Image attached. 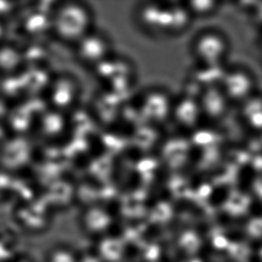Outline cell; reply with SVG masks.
Instances as JSON below:
<instances>
[{"mask_svg":"<svg viewBox=\"0 0 262 262\" xmlns=\"http://www.w3.org/2000/svg\"><path fill=\"white\" fill-rule=\"evenodd\" d=\"M248 212L252 219H262V198L254 196L250 200L248 205Z\"/></svg>","mask_w":262,"mask_h":262,"instance_id":"16","label":"cell"},{"mask_svg":"<svg viewBox=\"0 0 262 262\" xmlns=\"http://www.w3.org/2000/svg\"><path fill=\"white\" fill-rule=\"evenodd\" d=\"M214 222L222 230L224 238L230 243H243L248 238L250 222L245 216L234 215L228 211H221L214 215Z\"/></svg>","mask_w":262,"mask_h":262,"instance_id":"5","label":"cell"},{"mask_svg":"<svg viewBox=\"0 0 262 262\" xmlns=\"http://www.w3.org/2000/svg\"><path fill=\"white\" fill-rule=\"evenodd\" d=\"M194 19L210 17L222 8L219 1H186L183 2Z\"/></svg>","mask_w":262,"mask_h":262,"instance_id":"9","label":"cell"},{"mask_svg":"<svg viewBox=\"0 0 262 262\" xmlns=\"http://www.w3.org/2000/svg\"><path fill=\"white\" fill-rule=\"evenodd\" d=\"M230 46L226 36L214 30L199 33L193 41L191 53L200 73L217 71L222 73L228 66Z\"/></svg>","mask_w":262,"mask_h":262,"instance_id":"1","label":"cell"},{"mask_svg":"<svg viewBox=\"0 0 262 262\" xmlns=\"http://www.w3.org/2000/svg\"><path fill=\"white\" fill-rule=\"evenodd\" d=\"M176 2H150L138 10V21L148 33L174 35Z\"/></svg>","mask_w":262,"mask_h":262,"instance_id":"2","label":"cell"},{"mask_svg":"<svg viewBox=\"0 0 262 262\" xmlns=\"http://www.w3.org/2000/svg\"><path fill=\"white\" fill-rule=\"evenodd\" d=\"M170 170L168 165L156 168L143 200V206L148 211L156 209L160 204L171 199L169 188Z\"/></svg>","mask_w":262,"mask_h":262,"instance_id":"4","label":"cell"},{"mask_svg":"<svg viewBox=\"0 0 262 262\" xmlns=\"http://www.w3.org/2000/svg\"><path fill=\"white\" fill-rule=\"evenodd\" d=\"M11 262H36L33 257L28 255H19L16 257L14 260H12Z\"/></svg>","mask_w":262,"mask_h":262,"instance_id":"20","label":"cell"},{"mask_svg":"<svg viewBox=\"0 0 262 262\" xmlns=\"http://www.w3.org/2000/svg\"><path fill=\"white\" fill-rule=\"evenodd\" d=\"M219 86L229 104L240 105L250 93L251 78L243 67H227L219 80Z\"/></svg>","mask_w":262,"mask_h":262,"instance_id":"3","label":"cell"},{"mask_svg":"<svg viewBox=\"0 0 262 262\" xmlns=\"http://www.w3.org/2000/svg\"><path fill=\"white\" fill-rule=\"evenodd\" d=\"M78 262H103L95 250H85L78 252Z\"/></svg>","mask_w":262,"mask_h":262,"instance_id":"17","label":"cell"},{"mask_svg":"<svg viewBox=\"0 0 262 262\" xmlns=\"http://www.w3.org/2000/svg\"><path fill=\"white\" fill-rule=\"evenodd\" d=\"M120 254L125 262H151L142 253L140 247L133 242L124 244Z\"/></svg>","mask_w":262,"mask_h":262,"instance_id":"15","label":"cell"},{"mask_svg":"<svg viewBox=\"0 0 262 262\" xmlns=\"http://www.w3.org/2000/svg\"><path fill=\"white\" fill-rule=\"evenodd\" d=\"M213 262H238L228 251L225 249H217Z\"/></svg>","mask_w":262,"mask_h":262,"instance_id":"18","label":"cell"},{"mask_svg":"<svg viewBox=\"0 0 262 262\" xmlns=\"http://www.w3.org/2000/svg\"><path fill=\"white\" fill-rule=\"evenodd\" d=\"M231 187L228 184L216 185L210 191L207 198V202L213 208H219L226 204L231 197Z\"/></svg>","mask_w":262,"mask_h":262,"instance_id":"14","label":"cell"},{"mask_svg":"<svg viewBox=\"0 0 262 262\" xmlns=\"http://www.w3.org/2000/svg\"><path fill=\"white\" fill-rule=\"evenodd\" d=\"M247 262H262V256L257 252H251L247 257Z\"/></svg>","mask_w":262,"mask_h":262,"instance_id":"19","label":"cell"},{"mask_svg":"<svg viewBox=\"0 0 262 262\" xmlns=\"http://www.w3.org/2000/svg\"><path fill=\"white\" fill-rule=\"evenodd\" d=\"M46 262H78V251L67 245H55L47 252Z\"/></svg>","mask_w":262,"mask_h":262,"instance_id":"13","label":"cell"},{"mask_svg":"<svg viewBox=\"0 0 262 262\" xmlns=\"http://www.w3.org/2000/svg\"><path fill=\"white\" fill-rule=\"evenodd\" d=\"M199 105L201 112H203L213 119H216L225 113V108L229 105V102L219 86L209 87L205 94L202 95V99L199 102Z\"/></svg>","mask_w":262,"mask_h":262,"instance_id":"7","label":"cell"},{"mask_svg":"<svg viewBox=\"0 0 262 262\" xmlns=\"http://www.w3.org/2000/svg\"><path fill=\"white\" fill-rule=\"evenodd\" d=\"M191 254L179 241L167 240L159 245L157 262H190Z\"/></svg>","mask_w":262,"mask_h":262,"instance_id":"8","label":"cell"},{"mask_svg":"<svg viewBox=\"0 0 262 262\" xmlns=\"http://www.w3.org/2000/svg\"><path fill=\"white\" fill-rule=\"evenodd\" d=\"M171 209L176 216L186 215L189 226H198L208 222L205 210L195 201L180 198L171 203Z\"/></svg>","mask_w":262,"mask_h":262,"instance_id":"6","label":"cell"},{"mask_svg":"<svg viewBox=\"0 0 262 262\" xmlns=\"http://www.w3.org/2000/svg\"><path fill=\"white\" fill-rule=\"evenodd\" d=\"M255 171L250 165H245L237 171L236 188L242 195H248L251 192L255 184Z\"/></svg>","mask_w":262,"mask_h":262,"instance_id":"12","label":"cell"},{"mask_svg":"<svg viewBox=\"0 0 262 262\" xmlns=\"http://www.w3.org/2000/svg\"><path fill=\"white\" fill-rule=\"evenodd\" d=\"M225 173V170L222 168L212 167V168H205L191 176V179L188 181V188L191 191H199L202 187L210 183L216 178L223 176Z\"/></svg>","mask_w":262,"mask_h":262,"instance_id":"10","label":"cell"},{"mask_svg":"<svg viewBox=\"0 0 262 262\" xmlns=\"http://www.w3.org/2000/svg\"><path fill=\"white\" fill-rule=\"evenodd\" d=\"M142 240L147 245H160L168 240L165 224L160 222H152L142 231Z\"/></svg>","mask_w":262,"mask_h":262,"instance_id":"11","label":"cell"}]
</instances>
